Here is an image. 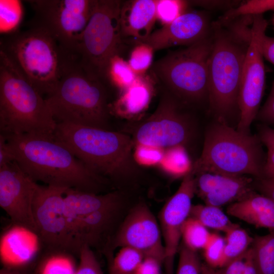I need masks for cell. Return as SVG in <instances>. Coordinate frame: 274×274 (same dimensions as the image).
Returning a JSON list of instances; mask_svg holds the SVG:
<instances>
[{"label":"cell","mask_w":274,"mask_h":274,"mask_svg":"<svg viewBox=\"0 0 274 274\" xmlns=\"http://www.w3.org/2000/svg\"><path fill=\"white\" fill-rule=\"evenodd\" d=\"M4 135L15 161L36 182L95 193L111 185L91 172L54 134Z\"/></svg>","instance_id":"obj_1"},{"label":"cell","mask_w":274,"mask_h":274,"mask_svg":"<svg viewBox=\"0 0 274 274\" xmlns=\"http://www.w3.org/2000/svg\"><path fill=\"white\" fill-rule=\"evenodd\" d=\"M54 134L91 172L119 190L143 174L134 158L135 143L124 132L57 123Z\"/></svg>","instance_id":"obj_2"},{"label":"cell","mask_w":274,"mask_h":274,"mask_svg":"<svg viewBox=\"0 0 274 274\" xmlns=\"http://www.w3.org/2000/svg\"><path fill=\"white\" fill-rule=\"evenodd\" d=\"M57 123L111 130L108 86L87 72L74 54L54 90L45 98Z\"/></svg>","instance_id":"obj_3"},{"label":"cell","mask_w":274,"mask_h":274,"mask_svg":"<svg viewBox=\"0 0 274 274\" xmlns=\"http://www.w3.org/2000/svg\"><path fill=\"white\" fill-rule=\"evenodd\" d=\"M213 43L209 63L208 101L216 120L227 123L237 110L245 58L251 28L212 25Z\"/></svg>","instance_id":"obj_4"},{"label":"cell","mask_w":274,"mask_h":274,"mask_svg":"<svg viewBox=\"0 0 274 274\" xmlns=\"http://www.w3.org/2000/svg\"><path fill=\"white\" fill-rule=\"evenodd\" d=\"M56 126L45 98L0 50L1 133L52 134Z\"/></svg>","instance_id":"obj_5"},{"label":"cell","mask_w":274,"mask_h":274,"mask_svg":"<svg viewBox=\"0 0 274 274\" xmlns=\"http://www.w3.org/2000/svg\"><path fill=\"white\" fill-rule=\"evenodd\" d=\"M0 50L46 96L55 89L64 66L74 54L62 47L46 29L31 24L26 29L3 36Z\"/></svg>","instance_id":"obj_6"},{"label":"cell","mask_w":274,"mask_h":274,"mask_svg":"<svg viewBox=\"0 0 274 274\" xmlns=\"http://www.w3.org/2000/svg\"><path fill=\"white\" fill-rule=\"evenodd\" d=\"M264 164L258 137L215 120L207 128L201 155L191 170L194 175L210 173L260 179Z\"/></svg>","instance_id":"obj_7"},{"label":"cell","mask_w":274,"mask_h":274,"mask_svg":"<svg viewBox=\"0 0 274 274\" xmlns=\"http://www.w3.org/2000/svg\"><path fill=\"white\" fill-rule=\"evenodd\" d=\"M212 33L186 48L168 52L150 68V74L163 90L187 106L208 100Z\"/></svg>","instance_id":"obj_8"},{"label":"cell","mask_w":274,"mask_h":274,"mask_svg":"<svg viewBox=\"0 0 274 274\" xmlns=\"http://www.w3.org/2000/svg\"><path fill=\"white\" fill-rule=\"evenodd\" d=\"M157 107L149 117L131 122L123 130L135 144L163 149L182 146L186 149L196 133L195 121L188 107L163 90Z\"/></svg>","instance_id":"obj_9"},{"label":"cell","mask_w":274,"mask_h":274,"mask_svg":"<svg viewBox=\"0 0 274 274\" xmlns=\"http://www.w3.org/2000/svg\"><path fill=\"white\" fill-rule=\"evenodd\" d=\"M122 3L119 0L95 1L75 53L82 66L102 80L108 60L115 54H121L125 43L120 26Z\"/></svg>","instance_id":"obj_10"},{"label":"cell","mask_w":274,"mask_h":274,"mask_svg":"<svg viewBox=\"0 0 274 274\" xmlns=\"http://www.w3.org/2000/svg\"><path fill=\"white\" fill-rule=\"evenodd\" d=\"M95 1H28L35 14L30 24L43 27L62 47L75 53Z\"/></svg>","instance_id":"obj_11"},{"label":"cell","mask_w":274,"mask_h":274,"mask_svg":"<svg viewBox=\"0 0 274 274\" xmlns=\"http://www.w3.org/2000/svg\"><path fill=\"white\" fill-rule=\"evenodd\" d=\"M65 189L38 184L32 206L36 235L54 252L79 255L66 216Z\"/></svg>","instance_id":"obj_12"},{"label":"cell","mask_w":274,"mask_h":274,"mask_svg":"<svg viewBox=\"0 0 274 274\" xmlns=\"http://www.w3.org/2000/svg\"><path fill=\"white\" fill-rule=\"evenodd\" d=\"M267 22L262 15L253 16L251 37L245 58L240 85L239 120L236 129L250 134V126L259 111L265 87V74L259 45L261 32Z\"/></svg>","instance_id":"obj_13"},{"label":"cell","mask_w":274,"mask_h":274,"mask_svg":"<svg viewBox=\"0 0 274 274\" xmlns=\"http://www.w3.org/2000/svg\"><path fill=\"white\" fill-rule=\"evenodd\" d=\"M15 161L0 167V206L14 224L36 234L32 206L38 186Z\"/></svg>","instance_id":"obj_14"},{"label":"cell","mask_w":274,"mask_h":274,"mask_svg":"<svg viewBox=\"0 0 274 274\" xmlns=\"http://www.w3.org/2000/svg\"><path fill=\"white\" fill-rule=\"evenodd\" d=\"M195 193V175L191 170L183 177L178 190L160 212L159 226L165 249L164 264L166 274H173L174 260L178 250L182 227L189 217Z\"/></svg>","instance_id":"obj_15"},{"label":"cell","mask_w":274,"mask_h":274,"mask_svg":"<svg viewBox=\"0 0 274 274\" xmlns=\"http://www.w3.org/2000/svg\"><path fill=\"white\" fill-rule=\"evenodd\" d=\"M114 247H129L146 257H153L162 264L165 258L159 224L144 203L133 208L119 228L114 239Z\"/></svg>","instance_id":"obj_16"},{"label":"cell","mask_w":274,"mask_h":274,"mask_svg":"<svg viewBox=\"0 0 274 274\" xmlns=\"http://www.w3.org/2000/svg\"><path fill=\"white\" fill-rule=\"evenodd\" d=\"M212 25L205 13L188 11L152 32L141 43L149 44L155 51L176 46H188L210 36Z\"/></svg>","instance_id":"obj_17"},{"label":"cell","mask_w":274,"mask_h":274,"mask_svg":"<svg viewBox=\"0 0 274 274\" xmlns=\"http://www.w3.org/2000/svg\"><path fill=\"white\" fill-rule=\"evenodd\" d=\"M194 175L196 193L206 204L220 208L236 202L253 192L255 182L247 176H232L210 173Z\"/></svg>","instance_id":"obj_18"},{"label":"cell","mask_w":274,"mask_h":274,"mask_svg":"<svg viewBox=\"0 0 274 274\" xmlns=\"http://www.w3.org/2000/svg\"><path fill=\"white\" fill-rule=\"evenodd\" d=\"M123 193L119 190L99 194L73 188L65 189L64 200L66 216L79 253L81 247L78 233L81 219L95 211L121 205Z\"/></svg>","instance_id":"obj_19"},{"label":"cell","mask_w":274,"mask_h":274,"mask_svg":"<svg viewBox=\"0 0 274 274\" xmlns=\"http://www.w3.org/2000/svg\"><path fill=\"white\" fill-rule=\"evenodd\" d=\"M156 0L123 2L120 15L121 37L125 43L134 45L146 40L156 20Z\"/></svg>","instance_id":"obj_20"},{"label":"cell","mask_w":274,"mask_h":274,"mask_svg":"<svg viewBox=\"0 0 274 274\" xmlns=\"http://www.w3.org/2000/svg\"><path fill=\"white\" fill-rule=\"evenodd\" d=\"M156 83L150 74L138 76L134 82L120 93L113 104L111 113L127 119L136 118L148 108Z\"/></svg>","instance_id":"obj_21"},{"label":"cell","mask_w":274,"mask_h":274,"mask_svg":"<svg viewBox=\"0 0 274 274\" xmlns=\"http://www.w3.org/2000/svg\"><path fill=\"white\" fill-rule=\"evenodd\" d=\"M227 213L259 228L274 230V201L270 198L253 192L230 204Z\"/></svg>","instance_id":"obj_22"},{"label":"cell","mask_w":274,"mask_h":274,"mask_svg":"<svg viewBox=\"0 0 274 274\" xmlns=\"http://www.w3.org/2000/svg\"><path fill=\"white\" fill-rule=\"evenodd\" d=\"M138 76L130 68L127 61L116 54L108 60L102 77V80L109 85L119 90L120 93L129 87Z\"/></svg>","instance_id":"obj_23"},{"label":"cell","mask_w":274,"mask_h":274,"mask_svg":"<svg viewBox=\"0 0 274 274\" xmlns=\"http://www.w3.org/2000/svg\"><path fill=\"white\" fill-rule=\"evenodd\" d=\"M189 217L197 220L207 228L224 233L237 225L230 220L220 207L206 204L192 205Z\"/></svg>","instance_id":"obj_24"},{"label":"cell","mask_w":274,"mask_h":274,"mask_svg":"<svg viewBox=\"0 0 274 274\" xmlns=\"http://www.w3.org/2000/svg\"><path fill=\"white\" fill-rule=\"evenodd\" d=\"M252 247L260 274H274V230L255 236Z\"/></svg>","instance_id":"obj_25"},{"label":"cell","mask_w":274,"mask_h":274,"mask_svg":"<svg viewBox=\"0 0 274 274\" xmlns=\"http://www.w3.org/2000/svg\"><path fill=\"white\" fill-rule=\"evenodd\" d=\"M158 166L174 177H184L192 167L186 149L182 146L165 149L163 158Z\"/></svg>","instance_id":"obj_26"},{"label":"cell","mask_w":274,"mask_h":274,"mask_svg":"<svg viewBox=\"0 0 274 274\" xmlns=\"http://www.w3.org/2000/svg\"><path fill=\"white\" fill-rule=\"evenodd\" d=\"M225 233L224 266L245 252L252 246L254 240V237L238 225Z\"/></svg>","instance_id":"obj_27"},{"label":"cell","mask_w":274,"mask_h":274,"mask_svg":"<svg viewBox=\"0 0 274 274\" xmlns=\"http://www.w3.org/2000/svg\"><path fill=\"white\" fill-rule=\"evenodd\" d=\"M24 15L22 2L19 0H0V32L3 36L19 29Z\"/></svg>","instance_id":"obj_28"},{"label":"cell","mask_w":274,"mask_h":274,"mask_svg":"<svg viewBox=\"0 0 274 274\" xmlns=\"http://www.w3.org/2000/svg\"><path fill=\"white\" fill-rule=\"evenodd\" d=\"M144 258L141 252L133 248L121 247L111 260L110 274H134Z\"/></svg>","instance_id":"obj_29"},{"label":"cell","mask_w":274,"mask_h":274,"mask_svg":"<svg viewBox=\"0 0 274 274\" xmlns=\"http://www.w3.org/2000/svg\"><path fill=\"white\" fill-rule=\"evenodd\" d=\"M211 233L197 220L189 217L182 229L181 238L183 244L189 249L197 251L203 249L208 243Z\"/></svg>","instance_id":"obj_30"},{"label":"cell","mask_w":274,"mask_h":274,"mask_svg":"<svg viewBox=\"0 0 274 274\" xmlns=\"http://www.w3.org/2000/svg\"><path fill=\"white\" fill-rule=\"evenodd\" d=\"M274 10V0H249L229 10L220 19V22L234 20L239 17L262 15L265 12Z\"/></svg>","instance_id":"obj_31"},{"label":"cell","mask_w":274,"mask_h":274,"mask_svg":"<svg viewBox=\"0 0 274 274\" xmlns=\"http://www.w3.org/2000/svg\"><path fill=\"white\" fill-rule=\"evenodd\" d=\"M54 253L42 262L37 274H75L78 266L68 253Z\"/></svg>","instance_id":"obj_32"},{"label":"cell","mask_w":274,"mask_h":274,"mask_svg":"<svg viewBox=\"0 0 274 274\" xmlns=\"http://www.w3.org/2000/svg\"><path fill=\"white\" fill-rule=\"evenodd\" d=\"M154 49L145 43L134 45L130 52L128 63L137 76L146 74L153 64Z\"/></svg>","instance_id":"obj_33"},{"label":"cell","mask_w":274,"mask_h":274,"mask_svg":"<svg viewBox=\"0 0 274 274\" xmlns=\"http://www.w3.org/2000/svg\"><path fill=\"white\" fill-rule=\"evenodd\" d=\"M189 6L188 1L156 0V20L163 26L167 25L187 12Z\"/></svg>","instance_id":"obj_34"},{"label":"cell","mask_w":274,"mask_h":274,"mask_svg":"<svg viewBox=\"0 0 274 274\" xmlns=\"http://www.w3.org/2000/svg\"><path fill=\"white\" fill-rule=\"evenodd\" d=\"M220 270L222 274H260L252 246Z\"/></svg>","instance_id":"obj_35"},{"label":"cell","mask_w":274,"mask_h":274,"mask_svg":"<svg viewBox=\"0 0 274 274\" xmlns=\"http://www.w3.org/2000/svg\"><path fill=\"white\" fill-rule=\"evenodd\" d=\"M225 238L211 233L210 239L203 249L206 264L214 268H221L224 265Z\"/></svg>","instance_id":"obj_36"},{"label":"cell","mask_w":274,"mask_h":274,"mask_svg":"<svg viewBox=\"0 0 274 274\" xmlns=\"http://www.w3.org/2000/svg\"><path fill=\"white\" fill-rule=\"evenodd\" d=\"M201 264L197 252L183 244L180 249L176 274H201Z\"/></svg>","instance_id":"obj_37"},{"label":"cell","mask_w":274,"mask_h":274,"mask_svg":"<svg viewBox=\"0 0 274 274\" xmlns=\"http://www.w3.org/2000/svg\"><path fill=\"white\" fill-rule=\"evenodd\" d=\"M165 149L142 144H135L133 155L142 167L158 165L162 161Z\"/></svg>","instance_id":"obj_38"},{"label":"cell","mask_w":274,"mask_h":274,"mask_svg":"<svg viewBox=\"0 0 274 274\" xmlns=\"http://www.w3.org/2000/svg\"><path fill=\"white\" fill-rule=\"evenodd\" d=\"M79 263L75 274H104L91 248L84 245L79 254Z\"/></svg>","instance_id":"obj_39"},{"label":"cell","mask_w":274,"mask_h":274,"mask_svg":"<svg viewBox=\"0 0 274 274\" xmlns=\"http://www.w3.org/2000/svg\"><path fill=\"white\" fill-rule=\"evenodd\" d=\"M256 118L264 122L274 124V81L269 96Z\"/></svg>","instance_id":"obj_40"},{"label":"cell","mask_w":274,"mask_h":274,"mask_svg":"<svg viewBox=\"0 0 274 274\" xmlns=\"http://www.w3.org/2000/svg\"><path fill=\"white\" fill-rule=\"evenodd\" d=\"M265 30L261 32L259 38L260 51L263 57L274 64V38L267 36Z\"/></svg>","instance_id":"obj_41"},{"label":"cell","mask_w":274,"mask_h":274,"mask_svg":"<svg viewBox=\"0 0 274 274\" xmlns=\"http://www.w3.org/2000/svg\"><path fill=\"white\" fill-rule=\"evenodd\" d=\"M162 265V263L156 259L146 257L134 274H161Z\"/></svg>","instance_id":"obj_42"},{"label":"cell","mask_w":274,"mask_h":274,"mask_svg":"<svg viewBox=\"0 0 274 274\" xmlns=\"http://www.w3.org/2000/svg\"><path fill=\"white\" fill-rule=\"evenodd\" d=\"M15 161L14 157L6 138L0 133V167Z\"/></svg>","instance_id":"obj_43"},{"label":"cell","mask_w":274,"mask_h":274,"mask_svg":"<svg viewBox=\"0 0 274 274\" xmlns=\"http://www.w3.org/2000/svg\"><path fill=\"white\" fill-rule=\"evenodd\" d=\"M254 186L263 194L274 201V177L257 179Z\"/></svg>","instance_id":"obj_44"},{"label":"cell","mask_w":274,"mask_h":274,"mask_svg":"<svg viewBox=\"0 0 274 274\" xmlns=\"http://www.w3.org/2000/svg\"><path fill=\"white\" fill-rule=\"evenodd\" d=\"M189 3L190 6L194 5L207 9L224 8L227 6L232 9L231 7L233 8L235 7L234 6L237 2L228 1H190Z\"/></svg>","instance_id":"obj_45"},{"label":"cell","mask_w":274,"mask_h":274,"mask_svg":"<svg viewBox=\"0 0 274 274\" xmlns=\"http://www.w3.org/2000/svg\"><path fill=\"white\" fill-rule=\"evenodd\" d=\"M258 137L268 150L274 151V129L266 125L261 126L259 129Z\"/></svg>","instance_id":"obj_46"},{"label":"cell","mask_w":274,"mask_h":274,"mask_svg":"<svg viewBox=\"0 0 274 274\" xmlns=\"http://www.w3.org/2000/svg\"><path fill=\"white\" fill-rule=\"evenodd\" d=\"M274 177V151L268 150L263 169V178Z\"/></svg>","instance_id":"obj_47"},{"label":"cell","mask_w":274,"mask_h":274,"mask_svg":"<svg viewBox=\"0 0 274 274\" xmlns=\"http://www.w3.org/2000/svg\"><path fill=\"white\" fill-rule=\"evenodd\" d=\"M201 274H222L220 269L211 267L206 263L201 264Z\"/></svg>","instance_id":"obj_48"},{"label":"cell","mask_w":274,"mask_h":274,"mask_svg":"<svg viewBox=\"0 0 274 274\" xmlns=\"http://www.w3.org/2000/svg\"><path fill=\"white\" fill-rule=\"evenodd\" d=\"M0 274H23L17 270L10 269L3 267L0 271Z\"/></svg>","instance_id":"obj_49"},{"label":"cell","mask_w":274,"mask_h":274,"mask_svg":"<svg viewBox=\"0 0 274 274\" xmlns=\"http://www.w3.org/2000/svg\"><path fill=\"white\" fill-rule=\"evenodd\" d=\"M272 23L273 27H274V15H273V16L272 17Z\"/></svg>","instance_id":"obj_50"}]
</instances>
